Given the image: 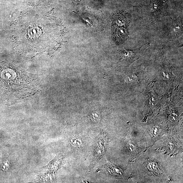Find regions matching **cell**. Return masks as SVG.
<instances>
[{
  "instance_id": "1",
  "label": "cell",
  "mask_w": 183,
  "mask_h": 183,
  "mask_svg": "<svg viewBox=\"0 0 183 183\" xmlns=\"http://www.w3.org/2000/svg\"><path fill=\"white\" fill-rule=\"evenodd\" d=\"M36 77L23 69L0 62V101L15 102L40 91Z\"/></svg>"
},
{
  "instance_id": "2",
  "label": "cell",
  "mask_w": 183,
  "mask_h": 183,
  "mask_svg": "<svg viewBox=\"0 0 183 183\" xmlns=\"http://www.w3.org/2000/svg\"><path fill=\"white\" fill-rule=\"evenodd\" d=\"M130 15L123 11L116 13L113 17L112 32L116 42L122 43L128 37V27L131 22Z\"/></svg>"
},
{
  "instance_id": "3",
  "label": "cell",
  "mask_w": 183,
  "mask_h": 183,
  "mask_svg": "<svg viewBox=\"0 0 183 183\" xmlns=\"http://www.w3.org/2000/svg\"><path fill=\"white\" fill-rule=\"evenodd\" d=\"M143 48L133 51H128L125 50L121 53L122 58L124 60L129 61L130 63H132L136 60L137 59L139 58V57L141 55V53L145 50H141Z\"/></svg>"
},
{
  "instance_id": "4",
  "label": "cell",
  "mask_w": 183,
  "mask_h": 183,
  "mask_svg": "<svg viewBox=\"0 0 183 183\" xmlns=\"http://www.w3.org/2000/svg\"><path fill=\"white\" fill-rule=\"evenodd\" d=\"M102 137H99L97 142L96 146L95 148V159H97L100 158L105 153V142Z\"/></svg>"
},
{
  "instance_id": "5",
  "label": "cell",
  "mask_w": 183,
  "mask_h": 183,
  "mask_svg": "<svg viewBox=\"0 0 183 183\" xmlns=\"http://www.w3.org/2000/svg\"><path fill=\"white\" fill-rule=\"evenodd\" d=\"M147 167L149 171L154 174H158L159 172L158 165L155 162L151 161L148 162Z\"/></svg>"
},
{
  "instance_id": "6",
  "label": "cell",
  "mask_w": 183,
  "mask_h": 183,
  "mask_svg": "<svg viewBox=\"0 0 183 183\" xmlns=\"http://www.w3.org/2000/svg\"><path fill=\"white\" fill-rule=\"evenodd\" d=\"M72 146L76 148H80L82 145V140L81 138L78 137H74L71 140Z\"/></svg>"
},
{
  "instance_id": "7",
  "label": "cell",
  "mask_w": 183,
  "mask_h": 183,
  "mask_svg": "<svg viewBox=\"0 0 183 183\" xmlns=\"http://www.w3.org/2000/svg\"><path fill=\"white\" fill-rule=\"evenodd\" d=\"M90 117L94 122H99L100 119V115L99 113L96 112L92 113L90 115Z\"/></svg>"
}]
</instances>
